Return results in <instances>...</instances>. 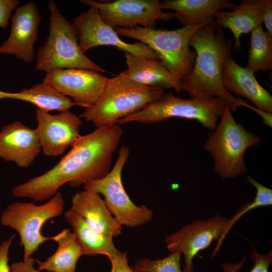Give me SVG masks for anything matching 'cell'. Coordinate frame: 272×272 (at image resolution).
I'll return each mask as SVG.
<instances>
[{"instance_id":"cell-1","label":"cell","mask_w":272,"mask_h":272,"mask_svg":"<svg viewBox=\"0 0 272 272\" xmlns=\"http://www.w3.org/2000/svg\"><path fill=\"white\" fill-rule=\"evenodd\" d=\"M123 133L120 125L115 124L80 135L56 165L16 185L12 193L18 198L44 201L52 197L66 183L78 187L104 177L111 169L113 156Z\"/></svg>"},{"instance_id":"cell-2","label":"cell","mask_w":272,"mask_h":272,"mask_svg":"<svg viewBox=\"0 0 272 272\" xmlns=\"http://www.w3.org/2000/svg\"><path fill=\"white\" fill-rule=\"evenodd\" d=\"M234 42V38H228L214 19L199 28L189 41L196 54L195 63L191 72L181 81V91L193 99H220L233 112L245 107L247 102L228 92L222 80L223 66L231 56Z\"/></svg>"},{"instance_id":"cell-3","label":"cell","mask_w":272,"mask_h":272,"mask_svg":"<svg viewBox=\"0 0 272 272\" xmlns=\"http://www.w3.org/2000/svg\"><path fill=\"white\" fill-rule=\"evenodd\" d=\"M211 20L172 30L139 26L114 29L119 36L138 40L151 48L169 72L173 89L180 92V82L191 72L195 60V52L189 45L190 38L199 28Z\"/></svg>"},{"instance_id":"cell-4","label":"cell","mask_w":272,"mask_h":272,"mask_svg":"<svg viewBox=\"0 0 272 272\" xmlns=\"http://www.w3.org/2000/svg\"><path fill=\"white\" fill-rule=\"evenodd\" d=\"M49 33L37 50L35 69L45 73L58 69H84L106 71L89 59L81 50L77 31L61 14L54 1L48 2Z\"/></svg>"},{"instance_id":"cell-5","label":"cell","mask_w":272,"mask_h":272,"mask_svg":"<svg viewBox=\"0 0 272 272\" xmlns=\"http://www.w3.org/2000/svg\"><path fill=\"white\" fill-rule=\"evenodd\" d=\"M164 94V89L161 87L131 84L116 75L108 79L96 102L85 108L79 116L96 128L117 124L119 120L141 111Z\"/></svg>"},{"instance_id":"cell-6","label":"cell","mask_w":272,"mask_h":272,"mask_svg":"<svg viewBox=\"0 0 272 272\" xmlns=\"http://www.w3.org/2000/svg\"><path fill=\"white\" fill-rule=\"evenodd\" d=\"M261 141L260 137L235 120L226 105L204 148L213 159L215 173L223 179L234 178L247 172L244 154L248 149L258 146Z\"/></svg>"},{"instance_id":"cell-7","label":"cell","mask_w":272,"mask_h":272,"mask_svg":"<svg viewBox=\"0 0 272 272\" xmlns=\"http://www.w3.org/2000/svg\"><path fill=\"white\" fill-rule=\"evenodd\" d=\"M64 208V199L59 191L41 205L15 201L6 207L0 216V222L3 226L19 234L24 249L23 260L31 257L45 241L53 240L54 236H43L41 229L46 222L61 215Z\"/></svg>"},{"instance_id":"cell-8","label":"cell","mask_w":272,"mask_h":272,"mask_svg":"<svg viewBox=\"0 0 272 272\" xmlns=\"http://www.w3.org/2000/svg\"><path fill=\"white\" fill-rule=\"evenodd\" d=\"M226 103L218 98L210 100L184 99L172 94H164L141 111L118 121L117 124L131 122L154 123L171 118L194 120L213 130L221 117Z\"/></svg>"},{"instance_id":"cell-9","label":"cell","mask_w":272,"mask_h":272,"mask_svg":"<svg viewBox=\"0 0 272 272\" xmlns=\"http://www.w3.org/2000/svg\"><path fill=\"white\" fill-rule=\"evenodd\" d=\"M130 152L125 146L120 147L116 161L104 177L90 182L84 189L104 197V201L120 226L137 227L152 220L154 213L145 205L137 206L129 198L122 182V172L128 160Z\"/></svg>"},{"instance_id":"cell-10","label":"cell","mask_w":272,"mask_h":272,"mask_svg":"<svg viewBox=\"0 0 272 272\" xmlns=\"http://www.w3.org/2000/svg\"><path fill=\"white\" fill-rule=\"evenodd\" d=\"M229 220L216 214L207 220H198L183 226L165 238L168 250L180 252L184 256L185 265L182 272H194L193 259L201 250L219 239L212 257L216 256L225 239Z\"/></svg>"},{"instance_id":"cell-11","label":"cell","mask_w":272,"mask_h":272,"mask_svg":"<svg viewBox=\"0 0 272 272\" xmlns=\"http://www.w3.org/2000/svg\"><path fill=\"white\" fill-rule=\"evenodd\" d=\"M81 3L96 8L103 21L113 29L137 26L155 29L157 21L173 18L172 12L162 10L159 0H82Z\"/></svg>"},{"instance_id":"cell-12","label":"cell","mask_w":272,"mask_h":272,"mask_svg":"<svg viewBox=\"0 0 272 272\" xmlns=\"http://www.w3.org/2000/svg\"><path fill=\"white\" fill-rule=\"evenodd\" d=\"M73 23L78 32L80 47L84 53L95 47L111 46L124 53L159 59L155 52L145 44L122 40L115 29L103 21L94 7H89L87 11L75 17Z\"/></svg>"},{"instance_id":"cell-13","label":"cell","mask_w":272,"mask_h":272,"mask_svg":"<svg viewBox=\"0 0 272 272\" xmlns=\"http://www.w3.org/2000/svg\"><path fill=\"white\" fill-rule=\"evenodd\" d=\"M108 78L84 69H65L45 73L43 82L70 98L78 106L90 107L102 95Z\"/></svg>"},{"instance_id":"cell-14","label":"cell","mask_w":272,"mask_h":272,"mask_svg":"<svg viewBox=\"0 0 272 272\" xmlns=\"http://www.w3.org/2000/svg\"><path fill=\"white\" fill-rule=\"evenodd\" d=\"M36 119L41 149L47 156L61 155L81 135L82 119L70 110L51 115L38 109Z\"/></svg>"},{"instance_id":"cell-15","label":"cell","mask_w":272,"mask_h":272,"mask_svg":"<svg viewBox=\"0 0 272 272\" xmlns=\"http://www.w3.org/2000/svg\"><path fill=\"white\" fill-rule=\"evenodd\" d=\"M41 19L38 8L34 2L18 6L11 18L9 36L0 45V54L12 55L25 62H32L36 56L35 45Z\"/></svg>"},{"instance_id":"cell-16","label":"cell","mask_w":272,"mask_h":272,"mask_svg":"<svg viewBox=\"0 0 272 272\" xmlns=\"http://www.w3.org/2000/svg\"><path fill=\"white\" fill-rule=\"evenodd\" d=\"M41 150L36 129L16 121L0 130V158L21 168L29 167Z\"/></svg>"},{"instance_id":"cell-17","label":"cell","mask_w":272,"mask_h":272,"mask_svg":"<svg viewBox=\"0 0 272 272\" xmlns=\"http://www.w3.org/2000/svg\"><path fill=\"white\" fill-rule=\"evenodd\" d=\"M225 89L232 95L251 101L256 107L272 113V96L256 80L254 73L238 64L232 57L225 61L222 71Z\"/></svg>"},{"instance_id":"cell-18","label":"cell","mask_w":272,"mask_h":272,"mask_svg":"<svg viewBox=\"0 0 272 272\" xmlns=\"http://www.w3.org/2000/svg\"><path fill=\"white\" fill-rule=\"evenodd\" d=\"M70 209L98 233L112 237L121 233L122 226L115 220L98 193L85 189L76 193L72 197Z\"/></svg>"},{"instance_id":"cell-19","label":"cell","mask_w":272,"mask_h":272,"mask_svg":"<svg viewBox=\"0 0 272 272\" xmlns=\"http://www.w3.org/2000/svg\"><path fill=\"white\" fill-rule=\"evenodd\" d=\"M263 0H243L230 11L223 10L214 17L215 22L222 28H228L233 35V50L241 46L240 38L262 23Z\"/></svg>"},{"instance_id":"cell-20","label":"cell","mask_w":272,"mask_h":272,"mask_svg":"<svg viewBox=\"0 0 272 272\" xmlns=\"http://www.w3.org/2000/svg\"><path fill=\"white\" fill-rule=\"evenodd\" d=\"M127 69L117 75L128 83L147 86L173 89L171 75L159 60L124 53Z\"/></svg>"},{"instance_id":"cell-21","label":"cell","mask_w":272,"mask_h":272,"mask_svg":"<svg viewBox=\"0 0 272 272\" xmlns=\"http://www.w3.org/2000/svg\"><path fill=\"white\" fill-rule=\"evenodd\" d=\"M230 0H166L161 2L163 10L172 11L183 27L201 24L214 19L221 10L234 8Z\"/></svg>"},{"instance_id":"cell-22","label":"cell","mask_w":272,"mask_h":272,"mask_svg":"<svg viewBox=\"0 0 272 272\" xmlns=\"http://www.w3.org/2000/svg\"><path fill=\"white\" fill-rule=\"evenodd\" d=\"M64 217L72 227L83 255H105L110 258L119 252L114 244L113 237L95 231L71 209L64 212Z\"/></svg>"},{"instance_id":"cell-23","label":"cell","mask_w":272,"mask_h":272,"mask_svg":"<svg viewBox=\"0 0 272 272\" xmlns=\"http://www.w3.org/2000/svg\"><path fill=\"white\" fill-rule=\"evenodd\" d=\"M57 248L45 260L35 259L39 271L49 272H76L77 263L83 255L82 248L73 232L64 229L54 236Z\"/></svg>"},{"instance_id":"cell-24","label":"cell","mask_w":272,"mask_h":272,"mask_svg":"<svg viewBox=\"0 0 272 272\" xmlns=\"http://www.w3.org/2000/svg\"><path fill=\"white\" fill-rule=\"evenodd\" d=\"M4 98L28 102L46 112L52 110L60 112L66 111L76 105L70 98L57 92L43 82L18 92L9 93L0 90V99Z\"/></svg>"},{"instance_id":"cell-25","label":"cell","mask_w":272,"mask_h":272,"mask_svg":"<svg viewBox=\"0 0 272 272\" xmlns=\"http://www.w3.org/2000/svg\"><path fill=\"white\" fill-rule=\"evenodd\" d=\"M246 67L254 73L272 70V36L261 25L250 32L248 59Z\"/></svg>"},{"instance_id":"cell-26","label":"cell","mask_w":272,"mask_h":272,"mask_svg":"<svg viewBox=\"0 0 272 272\" xmlns=\"http://www.w3.org/2000/svg\"><path fill=\"white\" fill-rule=\"evenodd\" d=\"M179 251L171 253L163 258L152 260L143 258L131 267L134 272H182Z\"/></svg>"},{"instance_id":"cell-27","label":"cell","mask_w":272,"mask_h":272,"mask_svg":"<svg viewBox=\"0 0 272 272\" xmlns=\"http://www.w3.org/2000/svg\"><path fill=\"white\" fill-rule=\"evenodd\" d=\"M247 182L252 184L256 189V195L250 202L243 205L236 214L229 220L225 236L229 232L233 225L246 213L256 208L269 206L272 205V190L257 182L250 176L248 175Z\"/></svg>"},{"instance_id":"cell-28","label":"cell","mask_w":272,"mask_h":272,"mask_svg":"<svg viewBox=\"0 0 272 272\" xmlns=\"http://www.w3.org/2000/svg\"><path fill=\"white\" fill-rule=\"evenodd\" d=\"M252 247L250 254L253 266L249 272H269V266L272 263L271 249L266 254H262L258 252L253 245ZM245 258L236 264L224 263L222 265L223 270L225 272H237L242 266Z\"/></svg>"},{"instance_id":"cell-29","label":"cell","mask_w":272,"mask_h":272,"mask_svg":"<svg viewBox=\"0 0 272 272\" xmlns=\"http://www.w3.org/2000/svg\"><path fill=\"white\" fill-rule=\"evenodd\" d=\"M20 4L18 0H0V28H6L11 18V13Z\"/></svg>"},{"instance_id":"cell-30","label":"cell","mask_w":272,"mask_h":272,"mask_svg":"<svg viewBox=\"0 0 272 272\" xmlns=\"http://www.w3.org/2000/svg\"><path fill=\"white\" fill-rule=\"evenodd\" d=\"M109 259L111 263L110 272H134L128 264L126 252L120 251Z\"/></svg>"},{"instance_id":"cell-31","label":"cell","mask_w":272,"mask_h":272,"mask_svg":"<svg viewBox=\"0 0 272 272\" xmlns=\"http://www.w3.org/2000/svg\"><path fill=\"white\" fill-rule=\"evenodd\" d=\"M15 236L13 234L0 244V272H10L9 253Z\"/></svg>"},{"instance_id":"cell-32","label":"cell","mask_w":272,"mask_h":272,"mask_svg":"<svg viewBox=\"0 0 272 272\" xmlns=\"http://www.w3.org/2000/svg\"><path fill=\"white\" fill-rule=\"evenodd\" d=\"M35 259L32 257L23 261L14 262L10 265V272H40L34 266Z\"/></svg>"},{"instance_id":"cell-33","label":"cell","mask_w":272,"mask_h":272,"mask_svg":"<svg viewBox=\"0 0 272 272\" xmlns=\"http://www.w3.org/2000/svg\"><path fill=\"white\" fill-rule=\"evenodd\" d=\"M262 23L268 33L272 36V1L263 0Z\"/></svg>"},{"instance_id":"cell-34","label":"cell","mask_w":272,"mask_h":272,"mask_svg":"<svg viewBox=\"0 0 272 272\" xmlns=\"http://www.w3.org/2000/svg\"><path fill=\"white\" fill-rule=\"evenodd\" d=\"M246 107L249 108L258 114L262 119V122L265 125L271 127L272 113L267 112L263 109L253 107L247 103Z\"/></svg>"}]
</instances>
